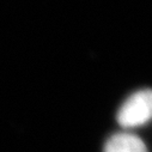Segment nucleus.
Here are the masks:
<instances>
[{"label":"nucleus","instance_id":"obj_1","mask_svg":"<svg viewBox=\"0 0 152 152\" xmlns=\"http://www.w3.org/2000/svg\"><path fill=\"white\" fill-rule=\"evenodd\" d=\"M152 114L150 90H140L129 96L118 113V122L124 128H135L147 124Z\"/></svg>","mask_w":152,"mask_h":152},{"label":"nucleus","instance_id":"obj_2","mask_svg":"<svg viewBox=\"0 0 152 152\" xmlns=\"http://www.w3.org/2000/svg\"><path fill=\"white\" fill-rule=\"evenodd\" d=\"M104 152H147V147L139 137L124 132L114 134L107 140Z\"/></svg>","mask_w":152,"mask_h":152}]
</instances>
